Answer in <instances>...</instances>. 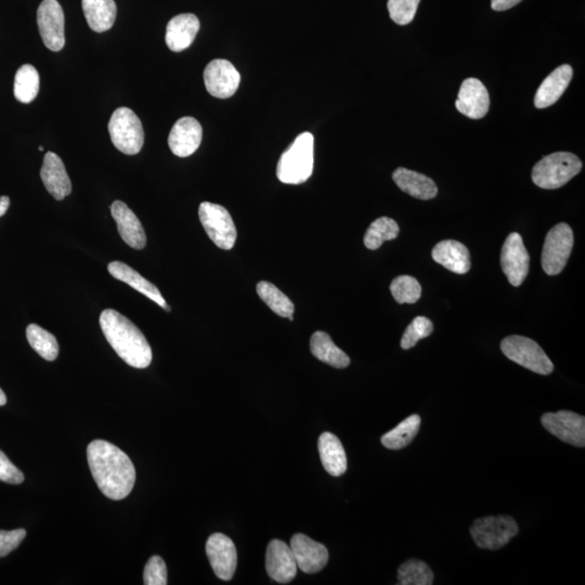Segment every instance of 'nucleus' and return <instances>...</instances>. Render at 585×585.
<instances>
[{
  "mask_svg": "<svg viewBox=\"0 0 585 585\" xmlns=\"http://www.w3.org/2000/svg\"><path fill=\"white\" fill-rule=\"evenodd\" d=\"M87 459L102 494L120 501L131 494L136 482V470L130 456L105 440H94L87 448Z\"/></svg>",
  "mask_w": 585,
  "mask_h": 585,
  "instance_id": "obj_1",
  "label": "nucleus"
},
{
  "mask_svg": "<svg viewBox=\"0 0 585 585\" xmlns=\"http://www.w3.org/2000/svg\"><path fill=\"white\" fill-rule=\"evenodd\" d=\"M102 332L128 366L146 369L152 362V349L142 332L116 310L106 309L100 316Z\"/></svg>",
  "mask_w": 585,
  "mask_h": 585,
  "instance_id": "obj_2",
  "label": "nucleus"
},
{
  "mask_svg": "<svg viewBox=\"0 0 585 585\" xmlns=\"http://www.w3.org/2000/svg\"><path fill=\"white\" fill-rule=\"evenodd\" d=\"M315 138L310 132H302L282 154L276 176L286 184L304 183L314 171Z\"/></svg>",
  "mask_w": 585,
  "mask_h": 585,
  "instance_id": "obj_3",
  "label": "nucleus"
},
{
  "mask_svg": "<svg viewBox=\"0 0 585 585\" xmlns=\"http://www.w3.org/2000/svg\"><path fill=\"white\" fill-rule=\"evenodd\" d=\"M582 162L571 152H555L544 157L532 169V182L538 188H562L581 172Z\"/></svg>",
  "mask_w": 585,
  "mask_h": 585,
  "instance_id": "obj_4",
  "label": "nucleus"
},
{
  "mask_svg": "<svg viewBox=\"0 0 585 585\" xmlns=\"http://www.w3.org/2000/svg\"><path fill=\"white\" fill-rule=\"evenodd\" d=\"M111 140L117 150L126 156H135L145 143V131L136 113L130 107H119L111 116L109 125Z\"/></svg>",
  "mask_w": 585,
  "mask_h": 585,
  "instance_id": "obj_5",
  "label": "nucleus"
},
{
  "mask_svg": "<svg viewBox=\"0 0 585 585\" xmlns=\"http://www.w3.org/2000/svg\"><path fill=\"white\" fill-rule=\"evenodd\" d=\"M501 351L513 362L540 374L550 376L554 364L538 343L520 335L507 336L501 343Z\"/></svg>",
  "mask_w": 585,
  "mask_h": 585,
  "instance_id": "obj_6",
  "label": "nucleus"
},
{
  "mask_svg": "<svg viewBox=\"0 0 585 585\" xmlns=\"http://www.w3.org/2000/svg\"><path fill=\"white\" fill-rule=\"evenodd\" d=\"M470 532L477 547L496 551L517 535L518 525L511 516H488L475 521Z\"/></svg>",
  "mask_w": 585,
  "mask_h": 585,
  "instance_id": "obj_7",
  "label": "nucleus"
},
{
  "mask_svg": "<svg viewBox=\"0 0 585 585\" xmlns=\"http://www.w3.org/2000/svg\"><path fill=\"white\" fill-rule=\"evenodd\" d=\"M199 217L209 239L219 249L233 250L238 233L227 208L222 205L203 202L199 205Z\"/></svg>",
  "mask_w": 585,
  "mask_h": 585,
  "instance_id": "obj_8",
  "label": "nucleus"
},
{
  "mask_svg": "<svg viewBox=\"0 0 585 585\" xmlns=\"http://www.w3.org/2000/svg\"><path fill=\"white\" fill-rule=\"evenodd\" d=\"M571 225L561 223L547 234L542 250V268L547 276H557L564 269L573 248Z\"/></svg>",
  "mask_w": 585,
  "mask_h": 585,
  "instance_id": "obj_9",
  "label": "nucleus"
},
{
  "mask_svg": "<svg viewBox=\"0 0 585 585\" xmlns=\"http://www.w3.org/2000/svg\"><path fill=\"white\" fill-rule=\"evenodd\" d=\"M64 13L56 0H44L38 10V25L43 42L49 50H63L65 45Z\"/></svg>",
  "mask_w": 585,
  "mask_h": 585,
  "instance_id": "obj_10",
  "label": "nucleus"
},
{
  "mask_svg": "<svg viewBox=\"0 0 585 585\" xmlns=\"http://www.w3.org/2000/svg\"><path fill=\"white\" fill-rule=\"evenodd\" d=\"M530 258L520 233H513L506 238L501 251V266L507 280L518 287L530 272Z\"/></svg>",
  "mask_w": 585,
  "mask_h": 585,
  "instance_id": "obj_11",
  "label": "nucleus"
},
{
  "mask_svg": "<svg viewBox=\"0 0 585 585\" xmlns=\"http://www.w3.org/2000/svg\"><path fill=\"white\" fill-rule=\"evenodd\" d=\"M543 428L564 443L583 448L585 418L572 411L546 413L541 418Z\"/></svg>",
  "mask_w": 585,
  "mask_h": 585,
  "instance_id": "obj_12",
  "label": "nucleus"
},
{
  "mask_svg": "<svg viewBox=\"0 0 585 585\" xmlns=\"http://www.w3.org/2000/svg\"><path fill=\"white\" fill-rule=\"evenodd\" d=\"M241 75L228 60H213L204 71V83L210 95L227 99L237 92Z\"/></svg>",
  "mask_w": 585,
  "mask_h": 585,
  "instance_id": "obj_13",
  "label": "nucleus"
},
{
  "mask_svg": "<svg viewBox=\"0 0 585 585\" xmlns=\"http://www.w3.org/2000/svg\"><path fill=\"white\" fill-rule=\"evenodd\" d=\"M207 554L215 574L224 581L233 578L238 564L234 543L223 533H214L207 542Z\"/></svg>",
  "mask_w": 585,
  "mask_h": 585,
  "instance_id": "obj_14",
  "label": "nucleus"
},
{
  "mask_svg": "<svg viewBox=\"0 0 585 585\" xmlns=\"http://www.w3.org/2000/svg\"><path fill=\"white\" fill-rule=\"evenodd\" d=\"M291 550L295 557L297 567L305 573H317L326 566L327 548L309 537L297 533L291 538Z\"/></svg>",
  "mask_w": 585,
  "mask_h": 585,
  "instance_id": "obj_15",
  "label": "nucleus"
},
{
  "mask_svg": "<svg viewBox=\"0 0 585 585\" xmlns=\"http://www.w3.org/2000/svg\"><path fill=\"white\" fill-rule=\"evenodd\" d=\"M203 130L194 117L186 116L178 120L168 137V146L174 156L188 157L201 146Z\"/></svg>",
  "mask_w": 585,
  "mask_h": 585,
  "instance_id": "obj_16",
  "label": "nucleus"
},
{
  "mask_svg": "<svg viewBox=\"0 0 585 585\" xmlns=\"http://www.w3.org/2000/svg\"><path fill=\"white\" fill-rule=\"evenodd\" d=\"M455 107L469 119L480 120L489 111V92L479 80L467 79L462 83Z\"/></svg>",
  "mask_w": 585,
  "mask_h": 585,
  "instance_id": "obj_17",
  "label": "nucleus"
},
{
  "mask_svg": "<svg viewBox=\"0 0 585 585\" xmlns=\"http://www.w3.org/2000/svg\"><path fill=\"white\" fill-rule=\"evenodd\" d=\"M297 564L291 547L284 541L272 540L266 552V571L279 583H290L296 577Z\"/></svg>",
  "mask_w": 585,
  "mask_h": 585,
  "instance_id": "obj_18",
  "label": "nucleus"
},
{
  "mask_svg": "<svg viewBox=\"0 0 585 585\" xmlns=\"http://www.w3.org/2000/svg\"><path fill=\"white\" fill-rule=\"evenodd\" d=\"M117 230L124 242L135 250H142L147 245V235L140 220L124 202L115 201L111 207Z\"/></svg>",
  "mask_w": 585,
  "mask_h": 585,
  "instance_id": "obj_19",
  "label": "nucleus"
},
{
  "mask_svg": "<svg viewBox=\"0 0 585 585\" xmlns=\"http://www.w3.org/2000/svg\"><path fill=\"white\" fill-rule=\"evenodd\" d=\"M40 177L45 188L56 201H63L72 192V183L64 164L54 152L45 154Z\"/></svg>",
  "mask_w": 585,
  "mask_h": 585,
  "instance_id": "obj_20",
  "label": "nucleus"
},
{
  "mask_svg": "<svg viewBox=\"0 0 585 585\" xmlns=\"http://www.w3.org/2000/svg\"><path fill=\"white\" fill-rule=\"evenodd\" d=\"M199 30L197 15L182 13L174 17L166 28V45L174 53H181L192 45Z\"/></svg>",
  "mask_w": 585,
  "mask_h": 585,
  "instance_id": "obj_21",
  "label": "nucleus"
},
{
  "mask_svg": "<svg viewBox=\"0 0 585 585\" xmlns=\"http://www.w3.org/2000/svg\"><path fill=\"white\" fill-rule=\"evenodd\" d=\"M573 70L569 64H563L554 70L538 87L535 97L537 109H547L561 99L572 80Z\"/></svg>",
  "mask_w": 585,
  "mask_h": 585,
  "instance_id": "obj_22",
  "label": "nucleus"
},
{
  "mask_svg": "<svg viewBox=\"0 0 585 585\" xmlns=\"http://www.w3.org/2000/svg\"><path fill=\"white\" fill-rule=\"evenodd\" d=\"M432 256L436 263L456 275H465L471 270L470 250L459 241H441L435 245Z\"/></svg>",
  "mask_w": 585,
  "mask_h": 585,
  "instance_id": "obj_23",
  "label": "nucleus"
},
{
  "mask_svg": "<svg viewBox=\"0 0 585 585\" xmlns=\"http://www.w3.org/2000/svg\"><path fill=\"white\" fill-rule=\"evenodd\" d=\"M107 270H109L113 278L124 282V284L132 287L136 291L141 292V294L150 299L152 301L157 302V304L166 311H171V307L166 304V301L164 300V297L161 294L160 290L157 287L151 284L150 281L143 278L142 276L138 274L136 270H133L131 267L122 263V261H112L109 266H107Z\"/></svg>",
  "mask_w": 585,
  "mask_h": 585,
  "instance_id": "obj_24",
  "label": "nucleus"
},
{
  "mask_svg": "<svg viewBox=\"0 0 585 585\" xmlns=\"http://www.w3.org/2000/svg\"><path fill=\"white\" fill-rule=\"evenodd\" d=\"M394 183L402 191L419 199H432L437 197L438 188L433 179L423 174L399 167L393 174Z\"/></svg>",
  "mask_w": 585,
  "mask_h": 585,
  "instance_id": "obj_25",
  "label": "nucleus"
},
{
  "mask_svg": "<svg viewBox=\"0 0 585 585\" xmlns=\"http://www.w3.org/2000/svg\"><path fill=\"white\" fill-rule=\"evenodd\" d=\"M323 467L328 474L340 477L347 471V455L341 440L332 433H323L318 441Z\"/></svg>",
  "mask_w": 585,
  "mask_h": 585,
  "instance_id": "obj_26",
  "label": "nucleus"
},
{
  "mask_svg": "<svg viewBox=\"0 0 585 585\" xmlns=\"http://www.w3.org/2000/svg\"><path fill=\"white\" fill-rule=\"evenodd\" d=\"M87 23L96 33H104L115 23L117 7L114 0H81Z\"/></svg>",
  "mask_w": 585,
  "mask_h": 585,
  "instance_id": "obj_27",
  "label": "nucleus"
},
{
  "mask_svg": "<svg viewBox=\"0 0 585 585\" xmlns=\"http://www.w3.org/2000/svg\"><path fill=\"white\" fill-rule=\"evenodd\" d=\"M310 349L312 355L318 360L325 362L328 366L345 369L351 364V359L333 343L331 336L326 332L314 333L310 340Z\"/></svg>",
  "mask_w": 585,
  "mask_h": 585,
  "instance_id": "obj_28",
  "label": "nucleus"
},
{
  "mask_svg": "<svg viewBox=\"0 0 585 585\" xmlns=\"http://www.w3.org/2000/svg\"><path fill=\"white\" fill-rule=\"evenodd\" d=\"M420 415L413 414L405 419L390 432L385 434L381 439L385 448L389 450H400L405 448L417 437L420 428Z\"/></svg>",
  "mask_w": 585,
  "mask_h": 585,
  "instance_id": "obj_29",
  "label": "nucleus"
},
{
  "mask_svg": "<svg viewBox=\"0 0 585 585\" xmlns=\"http://www.w3.org/2000/svg\"><path fill=\"white\" fill-rule=\"evenodd\" d=\"M40 87L38 71L33 65L24 64L14 77V97L22 104L28 105L38 97Z\"/></svg>",
  "mask_w": 585,
  "mask_h": 585,
  "instance_id": "obj_30",
  "label": "nucleus"
},
{
  "mask_svg": "<svg viewBox=\"0 0 585 585\" xmlns=\"http://www.w3.org/2000/svg\"><path fill=\"white\" fill-rule=\"evenodd\" d=\"M258 294L261 301L270 308L275 314L289 318L292 321V315H294L295 307L292 301L287 297L284 292H282L278 287L269 284V282L261 281L256 287Z\"/></svg>",
  "mask_w": 585,
  "mask_h": 585,
  "instance_id": "obj_31",
  "label": "nucleus"
},
{
  "mask_svg": "<svg viewBox=\"0 0 585 585\" xmlns=\"http://www.w3.org/2000/svg\"><path fill=\"white\" fill-rule=\"evenodd\" d=\"M27 338L30 347L47 361H55L59 355V343L50 332L38 325H30Z\"/></svg>",
  "mask_w": 585,
  "mask_h": 585,
  "instance_id": "obj_32",
  "label": "nucleus"
},
{
  "mask_svg": "<svg viewBox=\"0 0 585 585\" xmlns=\"http://www.w3.org/2000/svg\"><path fill=\"white\" fill-rule=\"evenodd\" d=\"M399 225L389 217H381L373 222L364 235V245L371 250L381 248L386 241H392L399 235Z\"/></svg>",
  "mask_w": 585,
  "mask_h": 585,
  "instance_id": "obj_33",
  "label": "nucleus"
},
{
  "mask_svg": "<svg viewBox=\"0 0 585 585\" xmlns=\"http://www.w3.org/2000/svg\"><path fill=\"white\" fill-rule=\"evenodd\" d=\"M434 578L432 569L420 559H409L398 569V583L402 585H430Z\"/></svg>",
  "mask_w": 585,
  "mask_h": 585,
  "instance_id": "obj_34",
  "label": "nucleus"
},
{
  "mask_svg": "<svg viewBox=\"0 0 585 585\" xmlns=\"http://www.w3.org/2000/svg\"><path fill=\"white\" fill-rule=\"evenodd\" d=\"M390 292L398 304H415L422 296V286L411 276H399L390 284Z\"/></svg>",
  "mask_w": 585,
  "mask_h": 585,
  "instance_id": "obj_35",
  "label": "nucleus"
},
{
  "mask_svg": "<svg viewBox=\"0 0 585 585\" xmlns=\"http://www.w3.org/2000/svg\"><path fill=\"white\" fill-rule=\"evenodd\" d=\"M434 332L433 322L426 317H417L414 318L413 321L410 323L405 330L404 335L402 338L403 349L408 351V349L413 348L420 340L428 337Z\"/></svg>",
  "mask_w": 585,
  "mask_h": 585,
  "instance_id": "obj_36",
  "label": "nucleus"
},
{
  "mask_svg": "<svg viewBox=\"0 0 585 585\" xmlns=\"http://www.w3.org/2000/svg\"><path fill=\"white\" fill-rule=\"evenodd\" d=\"M420 0H388L390 19L398 25L411 23L417 14Z\"/></svg>",
  "mask_w": 585,
  "mask_h": 585,
  "instance_id": "obj_37",
  "label": "nucleus"
},
{
  "mask_svg": "<svg viewBox=\"0 0 585 585\" xmlns=\"http://www.w3.org/2000/svg\"><path fill=\"white\" fill-rule=\"evenodd\" d=\"M143 583L146 585L167 584V568L162 557L152 556L148 559L145 572H143Z\"/></svg>",
  "mask_w": 585,
  "mask_h": 585,
  "instance_id": "obj_38",
  "label": "nucleus"
},
{
  "mask_svg": "<svg viewBox=\"0 0 585 585\" xmlns=\"http://www.w3.org/2000/svg\"><path fill=\"white\" fill-rule=\"evenodd\" d=\"M25 537H27V531L24 530H0V557H6L15 548H18Z\"/></svg>",
  "mask_w": 585,
  "mask_h": 585,
  "instance_id": "obj_39",
  "label": "nucleus"
},
{
  "mask_svg": "<svg viewBox=\"0 0 585 585\" xmlns=\"http://www.w3.org/2000/svg\"><path fill=\"white\" fill-rule=\"evenodd\" d=\"M0 480L12 485H20L24 481L22 471L12 463L3 451H0Z\"/></svg>",
  "mask_w": 585,
  "mask_h": 585,
  "instance_id": "obj_40",
  "label": "nucleus"
},
{
  "mask_svg": "<svg viewBox=\"0 0 585 585\" xmlns=\"http://www.w3.org/2000/svg\"><path fill=\"white\" fill-rule=\"evenodd\" d=\"M521 2L522 0H491V8L495 12H505V10L517 6Z\"/></svg>",
  "mask_w": 585,
  "mask_h": 585,
  "instance_id": "obj_41",
  "label": "nucleus"
},
{
  "mask_svg": "<svg viewBox=\"0 0 585 585\" xmlns=\"http://www.w3.org/2000/svg\"><path fill=\"white\" fill-rule=\"evenodd\" d=\"M10 207V199L8 197H0V217L7 213Z\"/></svg>",
  "mask_w": 585,
  "mask_h": 585,
  "instance_id": "obj_42",
  "label": "nucleus"
},
{
  "mask_svg": "<svg viewBox=\"0 0 585 585\" xmlns=\"http://www.w3.org/2000/svg\"><path fill=\"white\" fill-rule=\"evenodd\" d=\"M6 403H7L6 394H4L2 388H0V407H3V405Z\"/></svg>",
  "mask_w": 585,
  "mask_h": 585,
  "instance_id": "obj_43",
  "label": "nucleus"
},
{
  "mask_svg": "<svg viewBox=\"0 0 585 585\" xmlns=\"http://www.w3.org/2000/svg\"><path fill=\"white\" fill-rule=\"evenodd\" d=\"M40 151H44V147H39Z\"/></svg>",
  "mask_w": 585,
  "mask_h": 585,
  "instance_id": "obj_44",
  "label": "nucleus"
}]
</instances>
